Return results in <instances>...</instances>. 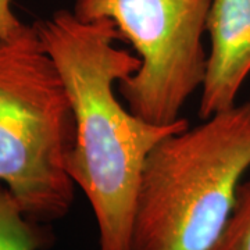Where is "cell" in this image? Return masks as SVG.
Listing matches in <instances>:
<instances>
[{
    "label": "cell",
    "mask_w": 250,
    "mask_h": 250,
    "mask_svg": "<svg viewBox=\"0 0 250 250\" xmlns=\"http://www.w3.org/2000/svg\"><path fill=\"white\" fill-rule=\"evenodd\" d=\"M34 27L71 102L75 138L67 172L92 207L98 250H129L146 159L157 143L189 124L185 118L150 124L117 99L114 85L132 75L141 60L116 45L121 35L110 20L83 21L59 10Z\"/></svg>",
    "instance_id": "obj_1"
},
{
    "label": "cell",
    "mask_w": 250,
    "mask_h": 250,
    "mask_svg": "<svg viewBox=\"0 0 250 250\" xmlns=\"http://www.w3.org/2000/svg\"><path fill=\"white\" fill-rule=\"evenodd\" d=\"M211 0H77L83 21L110 20L141 65L118 82V92L135 116L154 125L181 120L182 108L205 81L203 47Z\"/></svg>",
    "instance_id": "obj_4"
},
{
    "label": "cell",
    "mask_w": 250,
    "mask_h": 250,
    "mask_svg": "<svg viewBox=\"0 0 250 250\" xmlns=\"http://www.w3.org/2000/svg\"><path fill=\"white\" fill-rule=\"evenodd\" d=\"M250 168V102L154 146L143 166L129 250H214Z\"/></svg>",
    "instance_id": "obj_2"
},
{
    "label": "cell",
    "mask_w": 250,
    "mask_h": 250,
    "mask_svg": "<svg viewBox=\"0 0 250 250\" xmlns=\"http://www.w3.org/2000/svg\"><path fill=\"white\" fill-rule=\"evenodd\" d=\"M206 32L210 38L199 117L207 120L236 106L250 74V0H211Z\"/></svg>",
    "instance_id": "obj_5"
},
{
    "label": "cell",
    "mask_w": 250,
    "mask_h": 250,
    "mask_svg": "<svg viewBox=\"0 0 250 250\" xmlns=\"http://www.w3.org/2000/svg\"><path fill=\"white\" fill-rule=\"evenodd\" d=\"M214 250H250V179L238 188L232 211Z\"/></svg>",
    "instance_id": "obj_7"
},
{
    "label": "cell",
    "mask_w": 250,
    "mask_h": 250,
    "mask_svg": "<svg viewBox=\"0 0 250 250\" xmlns=\"http://www.w3.org/2000/svg\"><path fill=\"white\" fill-rule=\"evenodd\" d=\"M53 243L50 228L29 218L9 188L0 182V250H47Z\"/></svg>",
    "instance_id": "obj_6"
},
{
    "label": "cell",
    "mask_w": 250,
    "mask_h": 250,
    "mask_svg": "<svg viewBox=\"0 0 250 250\" xmlns=\"http://www.w3.org/2000/svg\"><path fill=\"white\" fill-rule=\"evenodd\" d=\"M24 25L11 9V0H0V38L17 34Z\"/></svg>",
    "instance_id": "obj_8"
},
{
    "label": "cell",
    "mask_w": 250,
    "mask_h": 250,
    "mask_svg": "<svg viewBox=\"0 0 250 250\" xmlns=\"http://www.w3.org/2000/svg\"><path fill=\"white\" fill-rule=\"evenodd\" d=\"M74 138L71 102L34 24L0 38V182L29 218L49 224L68 214Z\"/></svg>",
    "instance_id": "obj_3"
}]
</instances>
